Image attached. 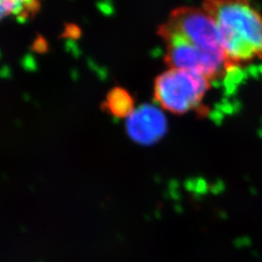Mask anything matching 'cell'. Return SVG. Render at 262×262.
<instances>
[{
	"label": "cell",
	"mask_w": 262,
	"mask_h": 262,
	"mask_svg": "<svg viewBox=\"0 0 262 262\" xmlns=\"http://www.w3.org/2000/svg\"><path fill=\"white\" fill-rule=\"evenodd\" d=\"M98 10L105 15V16H110L114 13V6L111 2H101L98 3Z\"/></svg>",
	"instance_id": "9c48e42d"
},
{
	"label": "cell",
	"mask_w": 262,
	"mask_h": 262,
	"mask_svg": "<svg viewBox=\"0 0 262 262\" xmlns=\"http://www.w3.org/2000/svg\"><path fill=\"white\" fill-rule=\"evenodd\" d=\"M40 9L37 1H0V21L8 16L28 19Z\"/></svg>",
	"instance_id": "52a82bcc"
},
{
	"label": "cell",
	"mask_w": 262,
	"mask_h": 262,
	"mask_svg": "<svg viewBox=\"0 0 262 262\" xmlns=\"http://www.w3.org/2000/svg\"><path fill=\"white\" fill-rule=\"evenodd\" d=\"M207 10L217 24L227 60L235 63L262 56V17L250 4L210 2Z\"/></svg>",
	"instance_id": "6da1fadb"
},
{
	"label": "cell",
	"mask_w": 262,
	"mask_h": 262,
	"mask_svg": "<svg viewBox=\"0 0 262 262\" xmlns=\"http://www.w3.org/2000/svg\"><path fill=\"white\" fill-rule=\"evenodd\" d=\"M259 73H261L262 74V66L259 67Z\"/></svg>",
	"instance_id": "30bf717a"
},
{
	"label": "cell",
	"mask_w": 262,
	"mask_h": 262,
	"mask_svg": "<svg viewBox=\"0 0 262 262\" xmlns=\"http://www.w3.org/2000/svg\"><path fill=\"white\" fill-rule=\"evenodd\" d=\"M169 27L174 28L192 45L212 53H224L217 24L208 10L180 9Z\"/></svg>",
	"instance_id": "277c9868"
},
{
	"label": "cell",
	"mask_w": 262,
	"mask_h": 262,
	"mask_svg": "<svg viewBox=\"0 0 262 262\" xmlns=\"http://www.w3.org/2000/svg\"><path fill=\"white\" fill-rule=\"evenodd\" d=\"M125 130L133 142L152 146L167 133L168 120L158 104H141L125 118Z\"/></svg>",
	"instance_id": "5b68a950"
},
{
	"label": "cell",
	"mask_w": 262,
	"mask_h": 262,
	"mask_svg": "<svg viewBox=\"0 0 262 262\" xmlns=\"http://www.w3.org/2000/svg\"><path fill=\"white\" fill-rule=\"evenodd\" d=\"M246 78L247 72L236 63H230L229 66H225L222 80L225 95L229 97L234 94L238 86L243 83Z\"/></svg>",
	"instance_id": "ba28073f"
},
{
	"label": "cell",
	"mask_w": 262,
	"mask_h": 262,
	"mask_svg": "<svg viewBox=\"0 0 262 262\" xmlns=\"http://www.w3.org/2000/svg\"><path fill=\"white\" fill-rule=\"evenodd\" d=\"M210 85L206 77L171 68L158 77L155 97L162 109L174 114H185L200 107Z\"/></svg>",
	"instance_id": "7a4b0ae2"
},
{
	"label": "cell",
	"mask_w": 262,
	"mask_h": 262,
	"mask_svg": "<svg viewBox=\"0 0 262 262\" xmlns=\"http://www.w3.org/2000/svg\"><path fill=\"white\" fill-rule=\"evenodd\" d=\"M105 105L113 116L117 118H126L135 108L130 94L121 88H116L110 92Z\"/></svg>",
	"instance_id": "8992f818"
},
{
	"label": "cell",
	"mask_w": 262,
	"mask_h": 262,
	"mask_svg": "<svg viewBox=\"0 0 262 262\" xmlns=\"http://www.w3.org/2000/svg\"><path fill=\"white\" fill-rule=\"evenodd\" d=\"M163 32L168 42L167 59L172 68L197 73L214 81L223 76L227 60L225 54L208 52L192 45L169 26Z\"/></svg>",
	"instance_id": "3957f363"
}]
</instances>
